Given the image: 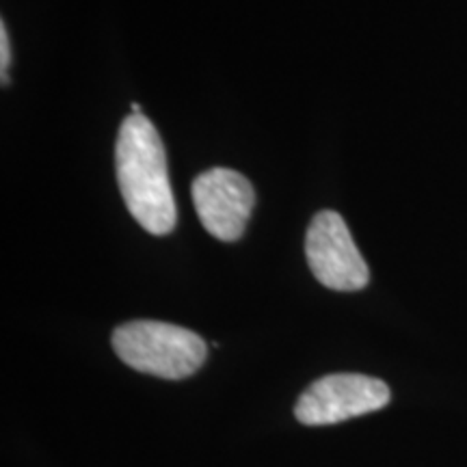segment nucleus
Returning <instances> with one entry per match:
<instances>
[{"label": "nucleus", "instance_id": "obj_4", "mask_svg": "<svg viewBox=\"0 0 467 467\" xmlns=\"http://www.w3.org/2000/svg\"><path fill=\"white\" fill-rule=\"evenodd\" d=\"M306 258L314 277L329 290L355 292L370 282V271L350 236L348 225L331 210L318 213L309 223Z\"/></svg>", "mask_w": 467, "mask_h": 467}, {"label": "nucleus", "instance_id": "obj_2", "mask_svg": "<svg viewBox=\"0 0 467 467\" xmlns=\"http://www.w3.org/2000/svg\"><path fill=\"white\" fill-rule=\"evenodd\" d=\"M117 358L134 370L161 379H186L206 361V342L184 327L161 320H132L115 329Z\"/></svg>", "mask_w": 467, "mask_h": 467}, {"label": "nucleus", "instance_id": "obj_6", "mask_svg": "<svg viewBox=\"0 0 467 467\" xmlns=\"http://www.w3.org/2000/svg\"><path fill=\"white\" fill-rule=\"evenodd\" d=\"M11 61V50H9V35L5 22H0V72H3V85H7V67Z\"/></svg>", "mask_w": 467, "mask_h": 467}, {"label": "nucleus", "instance_id": "obj_5", "mask_svg": "<svg viewBox=\"0 0 467 467\" xmlns=\"http://www.w3.org/2000/svg\"><path fill=\"white\" fill-rule=\"evenodd\" d=\"M191 195L208 234L223 243L243 236L255 206L254 186L243 173L225 167L208 169L195 178Z\"/></svg>", "mask_w": 467, "mask_h": 467}, {"label": "nucleus", "instance_id": "obj_3", "mask_svg": "<svg viewBox=\"0 0 467 467\" xmlns=\"http://www.w3.org/2000/svg\"><path fill=\"white\" fill-rule=\"evenodd\" d=\"M392 400L381 379L366 375H327L299 396L295 416L306 426L337 424L379 411Z\"/></svg>", "mask_w": 467, "mask_h": 467}, {"label": "nucleus", "instance_id": "obj_7", "mask_svg": "<svg viewBox=\"0 0 467 467\" xmlns=\"http://www.w3.org/2000/svg\"><path fill=\"white\" fill-rule=\"evenodd\" d=\"M132 113H141V104L134 102V104H132Z\"/></svg>", "mask_w": 467, "mask_h": 467}, {"label": "nucleus", "instance_id": "obj_1", "mask_svg": "<svg viewBox=\"0 0 467 467\" xmlns=\"http://www.w3.org/2000/svg\"><path fill=\"white\" fill-rule=\"evenodd\" d=\"M115 167L119 192L137 223L154 236L173 232L178 210L167 173L165 145L143 113H132L121 121Z\"/></svg>", "mask_w": 467, "mask_h": 467}]
</instances>
